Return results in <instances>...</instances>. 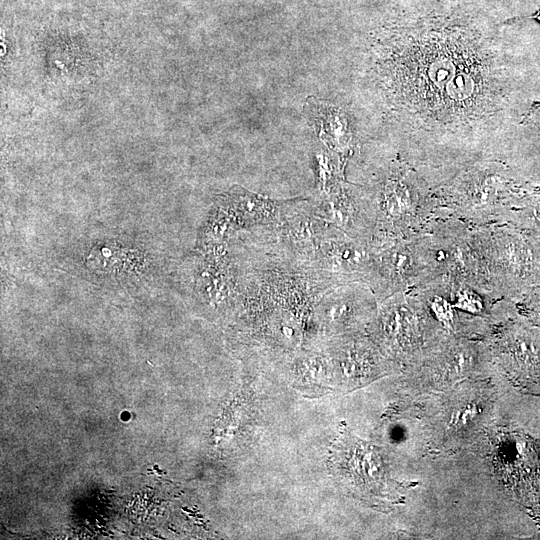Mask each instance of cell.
I'll list each match as a JSON object with an SVG mask.
<instances>
[{"mask_svg":"<svg viewBox=\"0 0 540 540\" xmlns=\"http://www.w3.org/2000/svg\"><path fill=\"white\" fill-rule=\"evenodd\" d=\"M383 63L390 101L407 126L401 158L449 166L447 100L458 73L498 48L496 33L470 6L436 3L394 25Z\"/></svg>","mask_w":540,"mask_h":540,"instance_id":"6da1fadb","label":"cell"},{"mask_svg":"<svg viewBox=\"0 0 540 540\" xmlns=\"http://www.w3.org/2000/svg\"><path fill=\"white\" fill-rule=\"evenodd\" d=\"M525 190L502 160L470 162L432 189V218L453 217L474 226L501 223L521 206Z\"/></svg>","mask_w":540,"mask_h":540,"instance_id":"7a4b0ae2","label":"cell"},{"mask_svg":"<svg viewBox=\"0 0 540 540\" xmlns=\"http://www.w3.org/2000/svg\"><path fill=\"white\" fill-rule=\"evenodd\" d=\"M373 180L363 187L375 216L371 243L409 239L423 233L433 215L431 192L436 182L430 171L398 156L388 161Z\"/></svg>","mask_w":540,"mask_h":540,"instance_id":"3957f363","label":"cell"},{"mask_svg":"<svg viewBox=\"0 0 540 540\" xmlns=\"http://www.w3.org/2000/svg\"><path fill=\"white\" fill-rule=\"evenodd\" d=\"M489 283L495 293L516 300L540 283V241L508 222L474 226Z\"/></svg>","mask_w":540,"mask_h":540,"instance_id":"277c9868","label":"cell"},{"mask_svg":"<svg viewBox=\"0 0 540 540\" xmlns=\"http://www.w3.org/2000/svg\"><path fill=\"white\" fill-rule=\"evenodd\" d=\"M376 320L380 339L398 355L416 354L435 339V321L421 298L411 290L381 301Z\"/></svg>","mask_w":540,"mask_h":540,"instance_id":"5b68a950","label":"cell"},{"mask_svg":"<svg viewBox=\"0 0 540 540\" xmlns=\"http://www.w3.org/2000/svg\"><path fill=\"white\" fill-rule=\"evenodd\" d=\"M304 264L335 287L353 282L370 285L374 276L373 246L328 224Z\"/></svg>","mask_w":540,"mask_h":540,"instance_id":"8992f818","label":"cell"},{"mask_svg":"<svg viewBox=\"0 0 540 540\" xmlns=\"http://www.w3.org/2000/svg\"><path fill=\"white\" fill-rule=\"evenodd\" d=\"M372 246L374 276L369 286L379 303L426 279L428 265L419 235Z\"/></svg>","mask_w":540,"mask_h":540,"instance_id":"52a82bcc","label":"cell"},{"mask_svg":"<svg viewBox=\"0 0 540 540\" xmlns=\"http://www.w3.org/2000/svg\"><path fill=\"white\" fill-rule=\"evenodd\" d=\"M492 358L513 374L540 377V339L517 323H504L489 335Z\"/></svg>","mask_w":540,"mask_h":540,"instance_id":"ba28073f","label":"cell"},{"mask_svg":"<svg viewBox=\"0 0 540 540\" xmlns=\"http://www.w3.org/2000/svg\"><path fill=\"white\" fill-rule=\"evenodd\" d=\"M379 302L367 283L353 282L325 293L317 307L331 324L352 327L376 316Z\"/></svg>","mask_w":540,"mask_h":540,"instance_id":"9c48e42d","label":"cell"},{"mask_svg":"<svg viewBox=\"0 0 540 540\" xmlns=\"http://www.w3.org/2000/svg\"><path fill=\"white\" fill-rule=\"evenodd\" d=\"M288 201L274 200L236 186L224 198V206L239 229H249L275 225Z\"/></svg>","mask_w":540,"mask_h":540,"instance_id":"30bf717a","label":"cell"},{"mask_svg":"<svg viewBox=\"0 0 540 540\" xmlns=\"http://www.w3.org/2000/svg\"><path fill=\"white\" fill-rule=\"evenodd\" d=\"M530 18H533V19H535L536 21H538L540 23V9L534 15H532Z\"/></svg>","mask_w":540,"mask_h":540,"instance_id":"8fae6325","label":"cell"}]
</instances>
